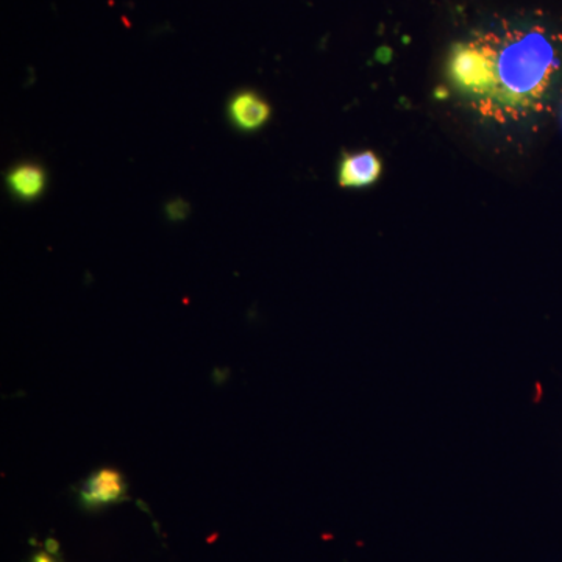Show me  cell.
<instances>
[{
	"instance_id": "cell-2",
	"label": "cell",
	"mask_w": 562,
	"mask_h": 562,
	"mask_svg": "<svg viewBox=\"0 0 562 562\" xmlns=\"http://www.w3.org/2000/svg\"><path fill=\"white\" fill-rule=\"evenodd\" d=\"M125 494L124 479L113 469H101L83 483L80 501L87 508H101L120 502Z\"/></svg>"
},
{
	"instance_id": "cell-6",
	"label": "cell",
	"mask_w": 562,
	"mask_h": 562,
	"mask_svg": "<svg viewBox=\"0 0 562 562\" xmlns=\"http://www.w3.org/2000/svg\"><path fill=\"white\" fill-rule=\"evenodd\" d=\"M168 213L169 216L172 217V220H183V217L187 216L188 213L187 203L181 201L172 202L171 205L168 206Z\"/></svg>"
},
{
	"instance_id": "cell-7",
	"label": "cell",
	"mask_w": 562,
	"mask_h": 562,
	"mask_svg": "<svg viewBox=\"0 0 562 562\" xmlns=\"http://www.w3.org/2000/svg\"><path fill=\"white\" fill-rule=\"evenodd\" d=\"M32 562H55V561L52 560L49 554L38 553V554H35V557H33Z\"/></svg>"
},
{
	"instance_id": "cell-1",
	"label": "cell",
	"mask_w": 562,
	"mask_h": 562,
	"mask_svg": "<svg viewBox=\"0 0 562 562\" xmlns=\"http://www.w3.org/2000/svg\"><path fill=\"white\" fill-rule=\"evenodd\" d=\"M482 90L476 102L512 116L539 114L562 83V36L547 25H525L476 38ZM494 111V113H495Z\"/></svg>"
},
{
	"instance_id": "cell-3",
	"label": "cell",
	"mask_w": 562,
	"mask_h": 562,
	"mask_svg": "<svg viewBox=\"0 0 562 562\" xmlns=\"http://www.w3.org/2000/svg\"><path fill=\"white\" fill-rule=\"evenodd\" d=\"M382 173V162L372 151L349 155L339 169V184L344 188H361L375 183Z\"/></svg>"
},
{
	"instance_id": "cell-4",
	"label": "cell",
	"mask_w": 562,
	"mask_h": 562,
	"mask_svg": "<svg viewBox=\"0 0 562 562\" xmlns=\"http://www.w3.org/2000/svg\"><path fill=\"white\" fill-rule=\"evenodd\" d=\"M232 120L239 128L257 131L271 116V106L255 92L246 91L236 95L231 105Z\"/></svg>"
},
{
	"instance_id": "cell-5",
	"label": "cell",
	"mask_w": 562,
	"mask_h": 562,
	"mask_svg": "<svg viewBox=\"0 0 562 562\" xmlns=\"http://www.w3.org/2000/svg\"><path fill=\"white\" fill-rule=\"evenodd\" d=\"M9 184L18 198L33 201L46 187V173L40 166L27 162V165L18 166L10 172Z\"/></svg>"
}]
</instances>
